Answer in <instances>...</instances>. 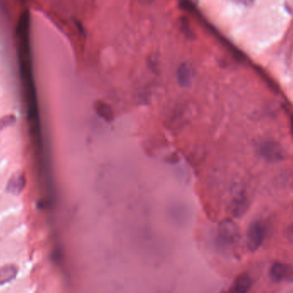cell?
<instances>
[{"label":"cell","mask_w":293,"mask_h":293,"mask_svg":"<svg viewBox=\"0 0 293 293\" xmlns=\"http://www.w3.org/2000/svg\"><path fill=\"white\" fill-rule=\"evenodd\" d=\"M257 152L268 162H277L283 159L282 147L273 140H262L258 143Z\"/></svg>","instance_id":"cell-1"},{"label":"cell","mask_w":293,"mask_h":293,"mask_svg":"<svg viewBox=\"0 0 293 293\" xmlns=\"http://www.w3.org/2000/svg\"><path fill=\"white\" fill-rule=\"evenodd\" d=\"M265 236V226L261 221H254L251 223L246 234V245L248 250L251 252L258 251L263 244Z\"/></svg>","instance_id":"cell-2"},{"label":"cell","mask_w":293,"mask_h":293,"mask_svg":"<svg viewBox=\"0 0 293 293\" xmlns=\"http://www.w3.org/2000/svg\"><path fill=\"white\" fill-rule=\"evenodd\" d=\"M269 275L274 282L293 281V267L287 263L276 261L269 270Z\"/></svg>","instance_id":"cell-3"},{"label":"cell","mask_w":293,"mask_h":293,"mask_svg":"<svg viewBox=\"0 0 293 293\" xmlns=\"http://www.w3.org/2000/svg\"><path fill=\"white\" fill-rule=\"evenodd\" d=\"M26 184L27 179L24 173H15L8 181L5 191L10 194L19 195L24 190Z\"/></svg>","instance_id":"cell-4"},{"label":"cell","mask_w":293,"mask_h":293,"mask_svg":"<svg viewBox=\"0 0 293 293\" xmlns=\"http://www.w3.org/2000/svg\"><path fill=\"white\" fill-rule=\"evenodd\" d=\"M219 236L226 243H233L238 237V228L235 223L226 219L224 220L219 229Z\"/></svg>","instance_id":"cell-5"},{"label":"cell","mask_w":293,"mask_h":293,"mask_svg":"<svg viewBox=\"0 0 293 293\" xmlns=\"http://www.w3.org/2000/svg\"><path fill=\"white\" fill-rule=\"evenodd\" d=\"M19 267L15 263H7L0 267V286L14 281L19 273Z\"/></svg>","instance_id":"cell-6"},{"label":"cell","mask_w":293,"mask_h":293,"mask_svg":"<svg viewBox=\"0 0 293 293\" xmlns=\"http://www.w3.org/2000/svg\"><path fill=\"white\" fill-rule=\"evenodd\" d=\"M253 280L247 273H242L234 279L230 288V293H248L251 291Z\"/></svg>","instance_id":"cell-7"},{"label":"cell","mask_w":293,"mask_h":293,"mask_svg":"<svg viewBox=\"0 0 293 293\" xmlns=\"http://www.w3.org/2000/svg\"><path fill=\"white\" fill-rule=\"evenodd\" d=\"M248 199L244 195H238L234 198L232 206H231V212L234 217L239 218L244 215L247 211Z\"/></svg>","instance_id":"cell-8"},{"label":"cell","mask_w":293,"mask_h":293,"mask_svg":"<svg viewBox=\"0 0 293 293\" xmlns=\"http://www.w3.org/2000/svg\"><path fill=\"white\" fill-rule=\"evenodd\" d=\"M177 78H178V81L181 85L187 86L191 82V78H192V70H191V66L186 64L181 65L178 73H177Z\"/></svg>","instance_id":"cell-9"},{"label":"cell","mask_w":293,"mask_h":293,"mask_svg":"<svg viewBox=\"0 0 293 293\" xmlns=\"http://www.w3.org/2000/svg\"><path fill=\"white\" fill-rule=\"evenodd\" d=\"M17 122V117L14 114H7L0 117V132L6 128L14 125Z\"/></svg>","instance_id":"cell-10"},{"label":"cell","mask_w":293,"mask_h":293,"mask_svg":"<svg viewBox=\"0 0 293 293\" xmlns=\"http://www.w3.org/2000/svg\"><path fill=\"white\" fill-rule=\"evenodd\" d=\"M232 1L234 2L235 4H240V5H244V6H250L254 2V0H232Z\"/></svg>","instance_id":"cell-11"},{"label":"cell","mask_w":293,"mask_h":293,"mask_svg":"<svg viewBox=\"0 0 293 293\" xmlns=\"http://www.w3.org/2000/svg\"><path fill=\"white\" fill-rule=\"evenodd\" d=\"M287 237L293 244V224L292 226H290L289 228L287 229Z\"/></svg>","instance_id":"cell-12"}]
</instances>
